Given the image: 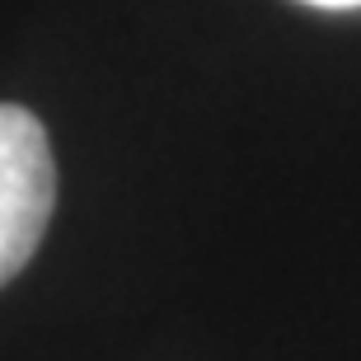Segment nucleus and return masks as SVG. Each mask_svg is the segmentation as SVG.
Returning <instances> with one entry per match:
<instances>
[{
    "instance_id": "obj_1",
    "label": "nucleus",
    "mask_w": 361,
    "mask_h": 361,
    "mask_svg": "<svg viewBox=\"0 0 361 361\" xmlns=\"http://www.w3.org/2000/svg\"><path fill=\"white\" fill-rule=\"evenodd\" d=\"M56 164L42 122L0 104V286L24 268L52 221Z\"/></svg>"
},
{
    "instance_id": "obj_2",
    "label": "nucleus",
    "mask_w": 361,
    "mask_h": 361,
    "mask_svg": "<svg viewBox=\"0 0 361 361\" xmlns=\"http://www.w3.org/2000/svg\"><path fill=\"white\" fill-rule=\"evenodd\" d=\"M305 5H324V10H352L361 0H305Z\"/></svg>"
}]
</instances>
